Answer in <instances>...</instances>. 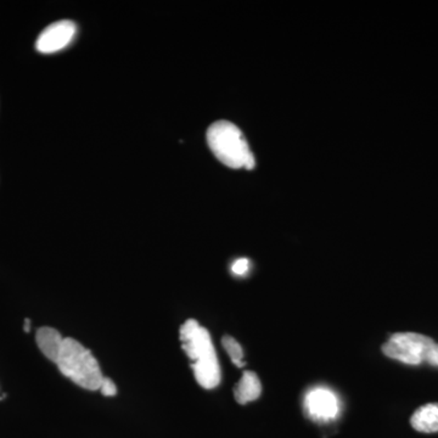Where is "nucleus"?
Masks as SVG:
<instances>
[{
    "label": "nucleus",
    "instance_id": "obj_13",
    "mask_svg": "<svg viewBox=\"0 0 438 438\" xmlns=\"http://www.w3.org/2000/svg\"><path fill=\"white\" fill-rule=\"evenodd\" d=\"M425 362L431 364V365H434V367H438V345H436V343L429 350V353L426 355Z\"/></svg>",
    "mask_w": 438,
    "mask_h": 438
},
{
    "label": "nucleus",
    "instance_id": "obj_2",
    "mask_svg": "<svg viewBox=\"0 0 438 438\" xmlns=\"http://www.w3.org/2000/svg\"><path fill=\"white\" fill-rule=\"evenodd\" d=\"M207 143L220 162L230 168L254 170L256 161L242 131L229 121H217L207 131Z\"/></svg>",
    "mask_w": 438,
    "mask_h": 438
},
{
    "label": "nucleus",
    "instance_id": "obj_11",
    "mask_svg": "<svg viewBox=\"0 0 438 438\" xmlns=\"http://www.w3.org/2000/svg\"><path fill=\"white\" fill-rule=\"evenodd\" d=\"M99 391H100L101 393L104 394V396H106V397H114V396L117 394L116 384L107 377H104V379H102L100 387H99Z\"/></svg>",
    "mask_w": 438,
    "mask_h": 438
},
{
    "label": "nucleus",
    "instance_id": "obj_9",
    "mask_svg": "<svg viewBox=\"0 0 438 438\" xmlns=\"http://www.w3.org/2000/svg\"><path fill=\"white\" fill-rule=\"evenodd\" d=\"M410 424L419 432H438V403L426 404L419 408L413 414Z\"/></svg>",
    "mask_w": 438,
    "mask_h": 438
},
{
    "label": "nucleus",
    "instance_id": "obj_3",
    "mask_svg": "<svg viewBox=\"0 0 438 438\" xmlns=\"http://www.w3.org/2000/svg\"><path fill=\"white\" fill-rule=\"evenodd\" d=\"M57 365L64 377L84 390H99L104 379L97 358L75 338H65Z\"/></svg>",
    "mask_w": 438,
    "mask_h": 438
},
{
    "label": "nucleus",
    "instance_id": "obj_7",
    "mask_svg": "<svg viewBox=\"0 0 438 438\" xmlns=\"http://www.w3.org/2000/svg\"><path fill=\"white\" fill-rule=\"evenodd\" d=\"M65 338H62L61 333L57 328L43 326L38 328L35 333V342L38 345L40 352L44 357H47L50 362L57 364V358L61 352Z\"/></svg>",
    "mask_w": 438,
    "mask_h": 438
},
{
    "label": "nucleus",
    "instance_id": "obj_14",
    "mask_svg": "<svg viewBox=\"0 0 438 438\" xmlns=\"http://www.w3.org/2000/svg\"><path fill=\"white\" fill-rule=\"evenodd\" d=\"M30 330H31V320L26 319L25 320V331H26V333H28Z\"/></svg>",
    "mask_w": 438,
    "mask_h": 438
},
{
    "label": "nucleus",
    "instance_id": "obj_6",
    "mask_svg": "<svg viewBox=\"0 0 438 438\" xmlns=\"http://www.w3.org/2000/svg\"><path fill=\"white\" fill-rule=\"evenodd\" d=\"M77 33L75 22L57 21L52 23L40 33L35 42V48L42 54H52L60 52L70 45Z\"/></svg>",
    "mask_w": 438,
    "mask_h": 438
},
{
    "label": "nucleus",
    "instance_id": "obj_10",
    "mask_svg": "<svg viewBox=\"0 0 438 438\" xmlns=\"http://www.w3.org/2000/svg\"><path fill=\"white\" fill-rule=\"evenodd\" d=\"M222 345H223L224 350H227V353L230 357L232 363L235 364L239 368L245 367L244 350H242L240 343L235 338H232V336H224L222 338Z\"/></svg>",
    "mask_w": 438,
    "mask_h": 438
},
{
    "label": "nucleus",
    "instance_id": "obj_1",
    "mask_svg": "<svg viewBox=\"0 0 438 438\" xmlns=\"http://www.w3.org/2000/svg\"><path fill=\"white\" fill-rule=\"evenodd\" d=\"M179 336L183 350L189 360H193L191 367L197 384L206 390L217 387L222 374L208 330L196 320L189 319L182 325Z\"/></svg>",
    "mask_w": 438,
    "mask_h": 438
},
{
    "label": "nucleus",
    "instance_id": "obj_8",
    "mask_svg": "<svg viewBox=\"0 0 438 438\" xmlns=\"http://www.w3.org/2000/svg\"><path fill=\"white\" fill-rule=\"evenodd\" d=\"M262 393V385L257 374L254 372H245L234 389V396L237 403L246 404L256 401Z\"/></svg>",
    "mask_w": 438,
    "mask_h": 438
},
{
    "label": "nucleus",
    "instance_id": "obj_12",
    "mask_svg": "<svg viewBox=\"0 0 438 438\" xmlns=\"http://www.w3.org/2000/svg\"><path fill=\"white\" fill-rule=\"evenodd\" d=\"M250 269V261L247 259H239L232 263V272L237 276H246Z\"/></svg>",
    "mask_w": 438,
    "mask_h": 438
},
{
    "label": "nucleus",
    "instance_id": "obj_4",
    "mask_svg": "<svg viewBox=\"0 0 438 438\" xmlns=\"http://www.w3.org/2000/svg\"><path fill=\"white\" fill-rule=\"evenodd\" d=\"M434 340L416 333H394L382 346L384 355L410 365L425 362L426 355L434 346Z\"/></svg>",
    "mask_w": 438,
    "mask_h": 438
},
{
    "label": "nucleus",
    "instance_id": "obj_5",
    "mask_svg": "<svg viewBox=\"0 0 438 438\" xmlns=\"http://www.w3.org/2000/svg\"><path fill=\"white\" fill-rule=\"evenodd\" d=\"M304 409L313 420L328 422L340 414V401L333 391L326 387H316L306 394Z\"/></svg>",
    "mask_w": 438,
    "mask_h": 438
}]
</instances>
